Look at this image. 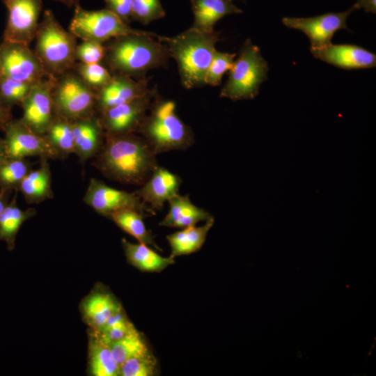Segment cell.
Returning a JSON list of instances; mask_svg holds the SVG:
<instances>
[{"mask_svg":"<svg viewBox=\"0 0 376 376\" xmlns=\"http://www.w3.org/2000/svg\"><path fill=\"white\" fill-rule=\"evenodd\" d=\"M95 166L107 178L142 185L159 165L157 155L136 133L110 134L97 153Z\"/></svg>","mask_w":376,"mask_h":376,"instance_id":"1","label":"cell"},{"mask_svg":"<svg viewBox=\"0 0 376 376\" xmlns=\"http://www.w3.org/2000/svg\"><path fill=\"white\" fill-rule=\"evenodd\" d=\"M159 36L150 32L130 34L113 38L105 43L103 61L110 72L146 79L151 69L165 67L171 58L166 45L155 40Z\"/></svg>","mask_w":376,"mask_h":376,"instance_id":"2","label":"cell"},{"mask_svg":"<svg viewBox=\"0 0 376 376\" xmlns=\"http://www.w3.org/2000/svg\"><path fill=\"white\" fill-rule=\"evenodd\" d=\"M166 43L171 57L178 65L182 85L187 89L205 85L204 77L220 40L215 31L204 33L191 28L173 36H159Z\"/></svg>","mask_w":376,"mask_h":376,"instance_id":"3","label":"cell"},{"mask_svg":"<svg viewBox=\"0 0 376 376\" xmlns=\"http://www.w3.org/2000/svg\"><path fill=\"white\" fill-rule=\"evenodd\" d=\"M175 109L174 101L162 99L157 95L136 131L157 155L187 150L194 143L191 127L179 118Z\"/></svg>","mask_w":376,"mask_h":376,"instance_id":"4","label":"cell"},{"mask_svg":"<svg viewBox=\"0 0 376 376\" xmlns=\"http://www.w3.org/2000/svg\"><path fill=\"white\" fill-rule=\"evenodd\" d=\"M34 40L33 51L49 76L73 70L77 37L62 27L52 10L44 11Z\"/></svg>","mask_w":376,"mask_h":376,"instance_id":"5","label":"cell"},{"mask_svg":"<svg viewBox=\"0 0 376 376\" xmlns=\"http://www.w3.org/2000/svg\"><path fill=\"white\" fill-rule=\"evenodd\" d=\"M229 71L220 97L233 101L249 100L258 94L260 85L267 79L268 65L259 47L247 39Z\"/></svg>","mask_w":376,"mask_h":376,"instance_id":"6","label":"cell"},{"mask_svg":"<svg viewBox=\"0 0 376 376\" xmlns=\"http://www.w3.org/2000/svg\"><path fill=\"white\" fill-rule=\"evenodd\" d=\"M54 111L71 121L96 113V92L73 70L54 77Z\"/></svg>","mask_w":376,"mask_h":376,"instance_id":"7","label":"cell"},{"mask_svg":"<svg viewBox=\"0 0 376 376\" xmlns=\"http://www.w3.org/2000/svg\"><path fill=\"white\" fill-rule=\"evenodd\" d=\"M69 31L82 40L102 44L123 36L150 33L131 28L107 8L88 10L79 4L75 7Z\"/></svg>","mask_w":376,"mask_h":376,"instance_id":"8","label":"cell"},{"mask_svg":"<svg viewBox=\"0 0 376 376\" xmlns=\"http://www.w3.org/2000/svg\"><path fill=\"white\" fill-rule=\"evenodd\" d=\"M157 95L156 89L150 88L138 97L99 113L104 132L110 134L136 133Z\"/></svg>","mask_w":376,"mask_h":376,"instance_id":"9","label":"cell"},{"mask_svg":"<svg viewBox=\"0 0 376 376\" xmlns=\"http://www.w3.org/2000/svg\"><path fill=\"white\" fill-rule=\"evenodd\" d=\"M0 56L3 76L32 83L49 77L28 45L2 40Z\"/></svg>","mask_w":376,"mask_h":376,"instance_id":"10","label":"cell"},{"mask_svg":"<svg viewBox=\"0 0 376 376\" xmlns=\"http://www.w3.org/2000/svg\"><path fill=\"white\" fill-rule=\"evenodd\" d=\"M84 201L104 217L125 208L136 210L146 216L148 213L155 214V212L146 205L135 192L116 189L95 178L90 180Z\"/></svg>","mask_w":376,"mask_h":376,"instance_id":"11","label":"cell"},{"mask_svg":"<svg viewBox=\"0 0 376 376\" xmlns=\"http://www.w3.org/2000/svg\"><path fill=\"white\" fill-rule=\"evenodd\" d=\"M54 77L36 82L21 104V121L35 133L44 136L56 113L52 98Z\"/></svg>","mask_w":376,"mask_h":376,"instance_id":"12","label":"cell"},{"mask_svg":"<svg viewBox=\"0 0 376 376\" xmlns=\"http://www.w3.org/2000/svg\"><path fill=\"white\" fill-rule=\"evenodd\" d=\"M3 130L5 132L3 141L8 158L38 156L54 159L60 157L44 136L33 132L20 119H11Z\"/></svg>","mask_w":376,"mask_h":376,"instance_id":"13","label":"cell"},{"mask_svg":"<svg viewBox=\"0 0 376 376\" xmlns=\"http://www.w3.org/2000/svg\"><path fill=\"white\" fill-rule=\"evenodd\" d=\"M7 23L3 40L29 45L34 40L42 10V0H8Z\"/></svg>","mask_w":376,"mask_h":376,"instance_id":"14","label":"cell"},{"mask_svg":"<svg viewBox=\"0 0 376 376\" xmlns=\"http://www.w3.org/2000/svg\"><path fill=\"white\" fill-rule=\"evenodd\" d=\"M352 12L350 8L341 13H329L310 17H285L282 19V22L288 28L304 32L310 40L311 48H319L331 43V38L338 30L347 29L346 21Z\"/></svg>","mask_w":376,"mask_h":376,"instance_id":"15","label":"cell"},{"mask_svg":"<svg viewBox=\"0 0 376 376\" xmlns=\"http://www.w3.org/2000/svg\"><path fill=\"white\" fill-rule=\"evenodd\" d=\"M181 178L158 165L147 180L134 192L154 212L161 210L169 199L179 193Z\"/></svg>","mask_w":376,"mask_h":376,"instance_id":"16","label":"cell"},{"mask_svg":"<svg viewBox=\"0 0 376 376\" xmlns=\"http://www.w3.org/2000/svg\"><path fill=\"white\" fill-rule=\"evenodd\" d=\"M150 88L148 79L136 80L130 77L113 74L111 79L96 92L95 110L99 113L114 106L145 94Z\"/></svg>","mask_w":376,"mask_h":376,"instance_id":"17","label":"cell"},{"mask_svg":"<svg viewBox=\"0 0 376 376\" xmlns=\"http://www.w3.org/2000/svg\"><path fill=\"white\" fill-rule=\"evenodd\" d=\"M310 50L315 58L345 70L370 68L376 65L375 54L354 45L330 43Z\"/></svg>","mask_w":376,"mask_h":376,"instance_id":"18","label":"cell"},{"mask_svg":"<svg viewBox=\"0 0 376 376\" xmlns=\"http://www.w3.org/2000/svg\"><path fill=\"white\" fill-rule=\"evenodd\" d=\"M75 153L85 161L100 150L104 140V131L97 113L72 121Z\"/></svg>","mask_w":376,"mask_h":376,"instance_id":"19","label":"cell"},{"mask_svg":"<svg viewBox=\"0 0 376 376\" xmlns=\"http://www.w3.org/2000/svg\"><path fill=\"white\" fill-rule=\"evenodd\" d=\"M168 203L169 210L159 222L161 226L185 228L212 217L205 210L192 203L188 195L176 194L169 199Z\"/></svg>","mask_w":376,"mask_h":376,"instance_id":"20","label":"cell"},{"mask_svg":"<svg viewBox=\"0 0 376 376\" xmlns=\"http://www.w3.org/2000/svg\"><path fill=\"white\" fill-rule=\"evenodd\" d=\"M194 23L190 27L204 33L214 31V24L222 17L242 13L229 0H190Z\"/></svg>","mask_w":376,"mask_h":376,"instance_id":"21","label":"cell"},{"mask_svg":"<svg viewBox=\"0 0 376 376\" xmlns=\"http://www.w3.org/2000/svg\"><path fill=\"white\" fill-rule=\"evenodd\" d=\"M121 309L123 308L116 297L103 290L89 295L81 305L84 318L91 330L101 328L113 315Z\"/></svg>","mask_w":376,"mask_h":376,"instance_id":"22","label":"cell"},{"mask_svg":"<svg viewBox=\"0 0 376 376\" xmlns=\"http://www.w3.org/2000/svg\"><path fill=\"white\" fill-rule=\"evenodd\" d=\"M213 217L201 226H189L166 236L171 247V256L175 258L191 254L198 251L203 245L207 235L212 227Z\"/></svg>","mask_w":376,"mask_h":376,"instance_id":"23","label":"cell"},{"mask_svg":"<svg viewBox=\"0 0 376 376\" xmlns=\"http://www.w3.org/2000/svg\"><path fill=\"white\" fill-rule=\"evenodd\" d=\"M122 244L127 262L143 272H159L175 262L171 256H162L144 244L131 243L123 239Z\"/></svg>","mask_w":376,"mask_h":376,"instance_id":"24","label":"cell"},{"mask_svg":"<svg viewBox=\"0 0 376 376\" xmlns=\"http://www.w3.org/2000/svg\"><path fill=\"white\" fill-rule=\"evenodd\" d=\"M38 169L30 171L22 180L19 190L29 203H40L52 197L51 173L47 159L42 158Z\"/></svg>","mask_w":376,"mask_h":376,"instance_id":"25","label":"cell"},{"mask_svg":"<svg viewBox=\"0 0 376 376\" xmlns=\"http://www.w3.org/2000/svg\"><path fill=\"white\" fill-rule=\"evenodd\" d=\"M143 213L136 210L125 208L111 213V219L120 228L136 238L139 243L150 245L159 249L154 241L153 236L143 222Z\"/></svg>","mask_w":376,"mask_h":376,"instance_id":"26","label":"cell"},{"mask_svg":"<svg viewBox=\"0 0 376 376\" xmlns=\"http://www.w3.org/2000/svg\"><path fill=\"white\" fill-rule=\"evenodd\" d=\"M88 346V363L94 376H117L120 367L114 359L109 345L91 334Z\"/></svg>","mask_w":376,"mask_h":376,"instance_id":"27","label":"cell"},{"mask_svg":"<svg viewBox=\"0 0 376 376\" xmlns=\"http://www.w3.org/2000/svg\"><path fill=\"white\" fill-rule=\"evenodd\" d=\"M35 213L34 208L26 210L20 209L17 205L15 198L0 214V240L5 241L10 248H13L21 226Z\"/></svg>","mask_w":376,"mask_h":376,"instance_id":"28","label":"cell"},{"mask_svg":"<svg viewBox=\"0 0 376 376\" xmlns=\"http://www.w3.org/2000/svg\"><path fill=\"white\" fill-rule=\"evenodd\" d=\"M44 136L59 156L75 153L71 120L56 114Z\"/></svg>","mask_w":376,"mask_h":376,"instance_id":"29","label":"cell"},{"mask_svg":"<svg viewBox=\"0 0 376 376\" xmlns=\"http://www.w3.org/2000/svg\"><path fill=\"white\" fill-rule=\"evenodd\" d=\"M109 347L119 367L129 359L150 352L143 336L138 330L112 343Z\"/></svg>","mask_w":376,"mask_h":376,"instance_id":"30","label":"cell"},{"mask_svg":"<svg viewBox=\"0 0 376 376\" xmlns=\"http://www.w3.org/2000/svg\"><path fill=\"white\" fill-rule=\"evenodd\" d=\"M136 330L121 309L113 315L101 328L91 330V334L109 345Z\"/></svg>","mask_w":376,"mask_h":376,"instance_id":"31","label":"cell"},{"mask_svg":"<svg viewBox=\"0 0 376 376\" xmlns=\"http://www.w3.org/2000/svg\"><path fill=\"white\" fill-rule=\"evenodd\" d=\"M30 171V164L25 158H8L0 166L1 189H19L22 180Z\"/></svg>","mask_w":376,"mask_h":376,"instance_id":"32","label":"cell"},{"mask_svg":"<svg viewBox=\"0 0 376 376\" xmlns=\"http://www.w3.org/2000/svg\"><path fill=\"white\" fill-rule=\"evenodd\" d=\"M35 83L16 80L1 75L0 77L1 102L10 109L16 104L21 105Z\"/></svg>","mask_w":376,"mask_h":376,"instance_id":"33","label":"cell"},{"mask_svg":"<svg viewBox=\"0 0 376 376\" xmlns=\"http://www.w3.org/2000/svg\"><path fill=\"white\" fill-rule=\"evenodd\" d=\"M73 70L95 92L112 78L110 71L101 63L85 64L77 62Z\"/></svg>","mask_w":376,"mask_h":376,"instance_id":"34","label":"cell"},{"mask_svg":"<svg viewBox=\"0 0 376 376\" xmlns=\"http://www.w3.org/2000/svg\"><path fill=\"white\" fill-rule=\"evenodd\" d=\"M157 370V361L151 352L126 360L120 365L121 376H154Z\"/></svg>","mask_w":376,"mask_h":376,"instance_id":"35","label":"cell"},{"mask_svg":"<svg viewBox=\"0 0 376 376\" xmlns=\"http://www.w3.org/2000/svg\"><path fill=\"white\" fill-rule=\"evenodd\" d=\"M235 56L236 54L215 50L204 77L205 84L219 86L224 73L233 68Z\"/></svg>","mask_w":376,"mask_h":376,"instance_id":"36","label":"cell"},{"mask_svg":"<svg viewBox=\"0 0 376 376\" xmlns=\"http://www.w3.org/2000/svg\"><path fill=\"white\" fill-rule=\"evenodd\" d=\"M165 15L160 0H132V20L147 25Z\"/></svg>","mask_w":376,"mask_h":376,"instance_id":"37","label":"cell"},{"mask_svg":"<svg viewBox=\"0 0 376 376\" xmlns=\"http://www.w3.org/2000/svg\"><path fill=\"white\" fill-rule=\"evenodd\" d=\"M104 55V45L94 41L82 40L75 49L77 62L85 64L101 63Z\"/></svg>","mask_w":376,"mask_h":376,"instance_id":"38","label":"cell"},{"mask_svg":"<svg viewBox=\"0 0 376 376\" xmlns=\"http://www.w3.org/2000/svg\"><path fill=\"white\" fill-rule=\"evenodd\" d=\"M107 9L129 24L132 19V0H104Z\"/></svg>","mask_w":376,"mask_h":376,"instance_id":"39","label":"cell"},{"mask_svg":"<svg viewBox=\"0 0 376 376\" xmlns=\"http://www.w3.org/2000/svg\"><path fill=\"white\" fill-rule=\"evenodd\" d=\"M354 10L363 8L366 13H376V0H357L351 7Z\"/></svg>","mask_w":376,"mask_h":376,"instance_id":"40","label":"cell"},{"mask_svg":"<svg viewBox=\"0 0 376 376\" xmlns=\"http://www.w3.org/2000/svg\"><path fill=\"white\" fill-rule=\"evenodd\" d=\"M10 110L11 109L6 107L0 100V128L2 130L13 119Z\"/></svg>","mask_w":376,"mask_h":376,"instance_id":"41","label":"cell"},{"mask_svg":"<svg viewBox=\"0 0 376 376\" xmlns=\"http://www.w3.org/2000/svg\"><path fill=\"white\" fill-rule=\"evenodd\" d=\"M8 191L2 190L1 189L0 192V214L2 213V212L4 210L5 207L7 206V198L6 196V194H7Z\"/></svg>","mask_w":376,"mask_h":376,"instance_id":"42","label":"cell"},{"mask_svg":"<svg viewBox=\"0 0 376 376\" xmlns=\"http://www.w3.org/2000/svg\"><path fill=\"white\" fill-rule=\"evenodd\" d=\"M8 159L3 139L0 137V166Z\"/></svg>","mask_w":376,"mask_h":376,"instance_id":"43","label":"cell"},{"mask_svg":"<svg viewBox=\"0 0 376 376\" xmlns=\"http://www.w3.org/2000/svg\"><path fill=\"white\" fill-rule=\"evenodd\" d=\"M65 5L69 8L75 7L79 5L80 0H54Z\"/></svg>","mask_w":376,"mask_h":376,"instance_id":"44","label":"cell"},{"mask_svg":"<svg viewBox=\"0 0 376 376\" xmlns=\"http://www.w3.org/2000/svg\"><path fill=\"white\" fill-rule=\"evenodd\" d=\"M1 76V56H0V77Z\"/></svg>","mask_w":376,"mask_h":376,"instance_id":"45","label":"cell"},{"mask_svg":"<svg viewBox=\"0 0 376 376\" xmlns=\"http://www.w3.org/2000/svg\"><path fill=\"white\" fill-rule=\"evenodd\" d=\"M2 1H3V2L4 3L5 1H8V0H2Z\"/></svg>","mask_w":376,"mask_h":376,"instance_id":"46","label":"cell"},{"mask_svg":"<svg viewBox=\"0 0 376 376\" xmlns=\"http://www.w3.org/2000/svg\"><path fill=\"white\" fill-rule=\"evenodd\" d=\"M229 1H232L233 0H229Z\"/></svg>","mask_w":376,"mask_h":376,"instance_id":"47","label":"cell"}]
</instances>
